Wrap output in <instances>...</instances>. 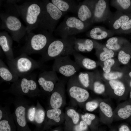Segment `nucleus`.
<instances>
[{
	"instance_id": "obj_46",
	"label": "nucleus",
	"mask_w": 131,
	"mask_h": 131,
	"mask_svg": "<svg viewBox=\"0 0 131 131\" xmlns=\"http://www.w3.org/2000/svg\"><path fill=\"white\" fill-rule=\"evenodd\" d=\"M129 86H130V87L131 88V80L130 82V83H129Z\"/></svg>"
},
{
	"instance_id": "obj_6",
	"label": "nucleus",
	"mask_w": 131,
	"mask_h": 131,
	"mask_svg": "<svg viewBox=\"0 0 131 131\" xmlns=\"http://www.w3.org/2000/svg\"><path fill=\"white\" fill-rule=\"evenodd\" d=\"M0 17L1 21V28L8 31L13 40L19 42L27 34L25 26L15 14L8 11L1 12Z\"/></svg>"
},
{
	"instance_id": "obj_25",
	"label": "nucleus",
	"mask_w": 131,
	"mask_h": 131,
	"mask_svg": "<svg viewBox=\"0 0 131 131\" xmlns=\"http://www.w3.org/2000/svg\"><path fill=\"white\" fill-rule=\"evenodd\" d=\"M94 47L96 50L97 54H99V59L102 61L112 58L114 56V51L108 49L106 46L101 45L96 41Z\"/></svg>"
},
{
	"instance_id": "obj_34",
	"label": "nucleus",
	"mask_w": 131,
	"mask_h": 131,
	"mask_svg": "<svg viewBox=\"0 0 131 131\" xmlns=\"http://www.w3.org/2000/svg\"><path fill=\"white\" fill-rule=\"evenodd\" d=\"M115 33H131V18L124 23Z\"/></svg>"
},
{
	"instance_id": "obj_43",
	"label": "nucleus",
	"mask_w": 131,
	"mask_h": 131,
	"mask_svg": "<svg viewBox=\"0 0 131 131\" xmlns=\"http://www.w3.org/2000/svg\"><path fill=\"white\" fill-rule=\"evenodd\" d=\"M74 129L75 131H81L79 125L76 126L75 127Z\"/></svg>"
},
{
	"instance_id": "obj_31",
	"label": "nucleus",
	"mask_w": 131,
	"mask_h": 131,
	"mask_svg": "<svg viewBox=\"0 0 131 131\" xmlns=\"http://www.w3.org/2000/svg\"><path fill=\"white\" fill-rule=\"evenodd\" d=\"M117 114L120 118L123 119L129 118L131 115V104H127L120 108L117 112Z\"/></svg>"
},
{
	"instance_id": "obj_16",
	"label": "nucleus",
	"mask_w": 131,
	"mask_h": 131,
	"mask_svg": "<svg viewBox=\"0 0 131 131\" xmlns=\"http://www.w3.org/2000/svg\"><path fill=\"white\" fill-rule=\"evenodd\" d=\"M13 40L6 32L0 33V45L6 57L7 60L11 61L14 57L12 45Z\"/></svg>"
},
{
	"instance_id": "obj_26",
	"label": "nucleus",
	"mask_w": 131,
	"mask_h": 131,
	"mask_svg": "<svg viewBox=\"0 0 131 131\" xmlns=\"http://www.w3.org/2000/svg\"><path fill=\"white\" fill-rule=\"evenodd\" d=\"M127 41L125 38L119 37H112L106 42L105 46L113 51H119L123 45Z\"/></svg>"
},
{
	"instance_id": "obj_28",
	"label": "nucleus",
	"mask_w": 131,
	"mask_h": 131,
	"mask_svg": "<svg viewBox=\"0 0 131 131\" xmlns=\"http://www.w3.org/2000/svg\"><path fill=\"white\" fill-rule=\"evenodd\" d=\"M94 75L93 73H91L81 72L77 75L78 79L82 86L87 88L93 82Z\"/></svg>"
},
{
	"instance_id": "obj_5",
	"label": "nucleus",
	"mask_w": 131,
	"mask_h": 131,
	"mask_svg": "<svg viewBox=\"0 0 131 131\" xmlns=\"http://www.w3.org/2000/svg\"><path fill=\"white\" fill-rule=\"evenodd\" d=\"M25 42L21 48L20 53L28 55L39 54L41 55L46 50L50 43L55 38L49 33L40 32L27 33Z\"/></svg>"
},
{
	"instance_id": "obj_18",
	"label": "nucleus",
	"mask_w": 131,
	"mask_h": 131,
	"mask_svg": "<svg viewBox=\"0 0 131 131\" xmlns=\"http://www.w3.org/2000/svg\"><path fill=\"white\" fill-rule=\"evenodd\" d=\"M50 1L63 13H77L79 4L73 0H51Z\"/></svg>"
},
{
	"instance_id": "obj_27",
	"label": "nucleus",
	"mask_w": 131,
	"mask_h": 131,
	"mask_svg": "<svg viewBox=\"0 0 131 131\" xmlns=\"http://www.w3.org/2000/svg\"><path fill=\"white\" fill-rule=\"evenodd\" d=\"M36 107L34 124L36 127L35 131H38V129L44 121L46 114L44 109L38 100L37 101Z\"/></svg>"
},
{
	"instance_id": "obj_19",
	"label": "nucleus",
	"mask_w": 131,
	"mask_h": 131,
	"mask_svg": "<svg viewBox=\"0 0 131 131\" xmlns=\"http://www.w3.org/2000/svg\"><path fill=\"white\" fill-rule=\"evenodd\" d=\"M94 40L76 38L74 45L75 51L78 52L91 51L94 48Z\"/></svg>"
},
{
	"instance_id": "obj_23",
	"label": "nucleus",
	"mask_w": 131,
	"mask_h": 131,
	"mask_svg": "<svg viewBox=\"0 0 131 131\" xmlns=\"http://www.w3.org/2000/svg\"><path fill=\"white\" fill-rule=\"evenodd\" d=\"M131 58V44L127 40L123 45L119 51L118 58L122 64L126 65Z\"/></svg>"
},
{
	"instance_id": "obj_20",
	"label": "nucleus",
	"mask_w": 131,
	"mask_h": 131,
	"mask_svg": "<svg viewBox=\"0 0 131 131\" xmlns=\"http://www.w3.org/2000/svg\"><path fill=\"white\" fill-rule=\"evenodd\" d=\"M72 55L74 61L80 68L91 70L95 68L97 66L95 61L85 57L79 52H75Z\"/></svg>"
},
{
	"instance_id": "obj_21",
	"label": "nucleus",
	"mask_w": 131,
	"mask_h": 131,
	"mask_svg": "<svg viewBox=\"0 0 131 131\" xmlns=\"http://www.w3.org/2000/svg\"><path fill=\"white\" fill-rule=\"evenodd\" d=\"M0 76L2 81L12 83L16 82L19 78L6 66L1 59H0Z\"/></svg>"
},
{
	"instance_id": "obj_17",
	"label": "nucleus",
	"mask_w": 131,
	"mask_h": 131,
	"mask_svg": "<svg viewBox=\"0 0 131 131\" xmlns=\"http://www.w3.org/2000/svg\"><path fill=\"white\" fill-rule=\"evenodd\" d=\"M115 34L113 31L103 27L97 26L88 31L87 36L93 40H101L112 37Z\"/></svg>"
},
{
	"instance_id": "obj_33",
	"label": "nucleus",
	"mask_w": 131,
	"mask_h": 131,
	"mask_svg": "<svg viewBox=\"0 0 131 131\" xmlns=\"http://www.w3.org/2000/svg\"><path fill=\"white\" fill-rule=\"evenodd\" d=\"M99 107L101 111L106 116L111 118L112 116L113 112L112 108L108 104L104 102H101L99 104Z\"/></svg>"
},
{
	"instance_id": "obj_47",
	"label": "nucleus",
	"mask_w": 131,
	"mask_h": 131,
	"mask_svg": "<svg viewBox=\"0 0 131 131\" xmlns=\"http://www.w3.org/2000/svg\"><path fill=\"white\" fill-rule=\"evenodd\" d=\"M52 131H59L57 130H53Z\"/></svg>"
},
{
	"instance_id": "obj_1",
	"label": "nucleus",
	"mask_w": 131,
	"mask_h": 131,
	"mask_svg": "<svg viewBox=\"0 0 131 131\" xmlns=\"http://www.w3.org/2000/svg\"><path fill=\"white\" fill-rule=\"evenodd\" d=\"M3 91L16 97L26 96L34 97L40 96L42 94L36 75L31 73L19 77L17 81L11 84L9 88Z\"/></svg>"
},
{
	"instance_id": "obj_14",
	"label": "nucleus",
	"mask_w": 131,
	"mask_h": 131,
	"mask_svg": "<svg viewBox=\"0 0 131 131\" xmlns=\"http://www.w3.org/2000/svg\"><path fill=\"white\" fill-rule=\"evenodd\" d=\"M108 1L106 0H96L92 24L106 21L112 14Z\"/></svg>"
},
{
	"instance_id": "obj_8",
	"label": "nucleus",
	"mask_w": 131,
	"mask_h": 131,
	"mask_svg": "<svg viewBox=\"0 0 131 131\" xmlns=\"http://www.w3.org/2000/svg\"><path fill=\"white\" fill-rule=\"evenodd\" d=\"M11 101L14 106L12 115L17 131H33L28 125L26 118L27 110L30 104L29 101L24 96H15Z\"/></svg>"
},
{
	"instance_id": "obj_42",
	"label": "nucleus",
	"mask_w": 131,
	"mask_h": 131,
	"mask_svg": "<svg viewBox=\"0 0 131 131\" xmlns=\"http://www.w3.org/2000/svg\"><path fill=\"white\" fill-rule=\"evenodd\" d=\"M79 125L81 131H84L87 129L88 125L83 120L80 121Z\"/></svg>"
},
{
	"instance_id": "obj_7",
	"label": "nucleus",
	"mask_w": 131,
	"mask_h": 131,
	"mask_svg": "<svg viewBox=\"0 0 131 131\" xmlns=\"http://www.w3.org/2000/svg\"><path fill=\"white\" fill-rule=\"evenodd\" d=\"M90 25L78 17L69 16L65 18L54 31L56 35L66 38L83 32Z\"/></svg>"
},
{
	"instance_id": "obj_3",
	"label": "nucleus",
	"mask_w": 131,
	"mask_h": 131,
	"mask_svg": "<svg viewBox=\"0 0 131 131\" xmlns=\"http://www.w3.org/2000/svg\"><path fill=\"white\" fill-rule=\"evenodd\" d=\"M76 38L71 36L66 38L56 39L49 44L38 61L42 65L48 61L61 56L73 55L76 52L74 45Z\"/></svg>"
},
{
	"instance_id": "obj_38",
	"label": "nucleus",
	"mask_w": 131,
	"mask_h": 131,
	"mask_svg": "<svg viewBox=\"0 0 131 131\" xmlns=\"http://www.w3.org/2000/svg\"><path fill=\"white\" fill-rule=\"evenodd\" d=\"M67 115L71 118L73 123L76 124L78 123L79 120V114L74 109H69L67 111Z\"/></svg>"
},
{
	"instance_id": "obj_36",
	"label": "nucleus",
	"mask_w": 131,
	"mask_h": 131,
	"mask_svg": "<svg viewBox=\"0 0 131 131\" xmlns=\"http://www.w3.org/2000/svg\"><path fill=\"white\" fill-rule=\"evenodd\" d=\"M94 81L93 82V88L94 92L99 94L103 93L105 90V85L98 81L96 80Z\"/></svg>"
},
{
	"instance_id": "obj_37",
	"label": "nucleus",
	"mask_w": 131,
	"mask_h": 131,
	"mask_svg": "<svg viewBox=\"0 0 131 131\" xmlns=\"http://www.w3.org/2000/svg\"><path fill=\"white\" fill-rule=\"evenodd\" d=\"M115 63V60L112 58L108 59L104 61L103 69L105 73H108L110 72L111 68Z\"/></svg>"
},
{
	"instance_id": "obj_32",
	"label": "nucleus",
	"mask_w": 131,
	"mask_h": 131,
	"mask_svg": "<svg viewBox=\"0 0 131 131\" xmlns=\"http://www.w3.org/2000/svg\"><path fill=\"white\" fill-rule=\"evenodd\" d=\"M36 110V106H29L26 112V118L27 123L34 124V118Z\"/></svg>"
},
{
	"instance_id": "obj_35",
	"label": "nucleus",
	"mask_w": 131,
	"mask_h": 131,
	"mask_svg": "<svg viewBox=\"0 0 131 131\" xmlns=\"http://www.w3.org/2000/svg\"><path fill=\"white\" fill-rule=\"evenodd\" d=\"M122 73L119 72H110L108 73H105L104 76L106 79L111 80H116L119 78L123 76Z\"/></svg>"
},
{
	"instance_id": "obj_13",
	"label": "nucleus",
	"mask_w": 131,
	"mask_h": 131,
	"mask_svg": "<svg viewBox=\"0 0 131 131\" xmlns=\"http://www.w3.org/2000/svg\"><path fill=\"white\" fill-rule=\"evenodd\" d=\"M96 0H85L79 3L77 13V17L90 25L92 24Z\"/></svg>"
},
{
	"instance_id": "obj_30",
	"label": "nucleus",
	"mask_w": 131,
	"mask_h": 131,
	"mask_svg": "<svg viewBox=\"0 0 131 131\" xmlns=\"http://www.w3.org/2000/svg\"><path fill=\"white\" fill-rule=\"evenodd\" d=\"M61 113V110L59 109L52 108L48 110L46 115L47 119L49 120V122H47L46 124L51 121L56 123L59 122L60 120V115Z\"/></svg>"
},
{
	"instance_id": "obj_44",
	"label": "nucleus",
	"mask_w": 131,
	"mask_h": 131,
	"mask_svg": "<svg viewBox=\"0 0 131 131\" xmlns=\"http://www.w3.org/2000/svg\"><path fill=\"white\" fill-rule=\"evenodd\" d=\"M129 76L131 78V71L129 73Z\"/></svg>"
},
{
	"instance_id": "obj_22",
	"label": "nucleus",
	"mask_w": 131,
	"mask_h": 131,
	"mask_svg": "<svg viewBox=\"0 0 131 131\" xmlns=\"http://www.w3.org/2000/svg\"><path fill=\"white\" fill-rule=\"evenodd\" d=\"M0 131H17L10 109L0 120Z\"/></svg>"
},
{
	"instance_id": "obj_29",
	"label": "nucleus",
	"mask_w": 131,
	"mask_h": 131,
	"mask_svg": "<svg viewBox=\"0 0 131 131\" xmlns=\"http://www.w3.org/2000/svg\"><path fill=\"white\" fill-rule=\"evenodd\" d=\"M109 84L115 95L121 96L124 94L125 88L123 82L118 80H113L109 81Z\"/></svg>"
},
{
	"instance_id": "obj_10",
	"label": "nucleus",
	"mask_w": 131,
	"mask_h": 131,
	"mask_svg": "<svg viewBox=\"0 0 131 131\" xmlns=\"http://www.w3.org/2000/svg\"><path fill=\"white\" fill-rule=\"evenodd\" d=\"M69 56H61L55 59L52 70L67 77L70 78L76 74L81 68Z\"/></svg>"
},
{
	"instance_id": "obj_39",
	"label": "nucleus",
	"mask_w": 131,
	"mask_h": 131,
	"mask_svg": "<svg viewBox=\"0 0 131 131\" xmlns=\"http://www.w3.org/2000/svg\"><path fill=\"white\" fill-rule=\"evenodd\" d=\"M95 118V116L93 114L86 113L82 116V120L84 121L88 125H90L92 121Z\"/></svg>"
},
{
	"instance_id": "obj_45",
	"label": "nucleus",
	"mask_w": 131,
	"mask_h": 131,
	"mask_svg": "<svg viewBox=\"0 0 131 131\" xmlns=\"http://www.w3.org/2000/svg\"><path fill=\"white\" fill-rule=\"evenodd\" d=\"M130 97L131 99V90L130 91L129 94Z\"/></svg>"
},
{
	"instance_id": "obj_24",
	"label": "nucleus",
	"mask_w": 131,
	"mask_h": 131,
	"mask_svg": "<svg viewBox=\"0 0 131 131\" xmlns=\"http://www.w3.org/2000/svg\"><path fill=\"white\" fill-rule=\"evenodd\" d=\"M111 6L125 14H131V0H111Z\"/></svg>"
},
{
	"instance_id": "obj_4",
	"label": "nucleus",
	"mask_w": 131,
	"mask_h": 131,
	"mask_svg": "<svg viewBox=\"0 0 131 131\" xmlns=\"http://www.w3.org/2000/svg\"><path fill=\"white\" fill-rule=\"evenodd\" d=\"M43 9L39 18L36 29L40 32L52 34L64 13L51 1L43 0Z\"/></svg>"
},
{
	"instance_id": "obj_11",
	"label": "nucleus",
	"mask_w": 131,
	"mask_h": 131,
	"mask_svg": "<svg viewBox=\"0 0 131 131\" xmlns=\"http://www.w3.org/2000/svg\"><path fill=\"white\" fill-rule=\"evenodd\" d=\"M59 79L57 73L52 70L40 73L37 82L41 93H51Z\"/></svg>"
},
{
	"instance_id": "obj_41",
	"label": "nucleus",
	"mask_w": 131,
	"mask_h": 131,
	"mask_svg": "<svg viewBox=\"0 0 131 131\" xmlns=\"http://www.w3.org/2000/svg\"><path fill=\"white\" fill-rule=\"evenodd\" d=\"M118 131H131V128L127 125L124 124L120 126Z\"/></svg>"
},
{
	"instance_id": "obj_40",
	"label": "nucleus",
	"mask_w": 131,
	"mask_h": 131,
	"mask_svg": "<svg viewBox=\"0 0 131 131\" xmlns=\"http://www.w3.org/2000/svg\"><path fill=\"white\" fill-rule=\"evenodd\" d=\"M98 106V103L96 101H89L87 102L86 104V108L88 111L92 112L96 109Z\"/></svg>"
},
{
	"instance_id": "obj_15",
	"label": "nucleus",
	"mask_w": 131,
	"mask_h": 131,
	"mask_svg": "<svg viewBox=\"0 0 131 131\" xmlns=\"http://www.w3.org/2000/svg\"><path fill=\"white\" fill-rule=\"evenodd\" d=\"M131 18V14H125L117 10L106 21L110 30L115 33L126 22Z\"/></svg>"
},
{
	"instance_id": "obj_12",
	"label": "nucleus",
	"mask_w": 131,
	"mask_h": 131,
	"mask_svg": "<svg viewBox=\"0 0 131 131\" xmlns=\"http://www.w3.org/2000/svg\"><path fill=\"white\" fill-rule=\"evenodd\" d=\"M68 91L70 96L80 102L87 100L89 96L88 92L81 87L75 74L69 78L68 81Z\"/></svg>"
},
{
	"instance_id": "obj_9",
	"label": "nucleus",
	"mask_w": 131,
	"mask_h": 131,
	"mask_svg": "<svg viewBox=\"0 0 131 131\" xmlns=\"http://www.w3.org/2000/svg\"><path fill=\"white\" fill-rule=\"evenodd\" d=\"M9 68L19 77L31 73L33 70L40 68L42 65L28 55L21 53L11 61L7 60Z\"/></svg>"
},
{
	"instance_id": "obj_2",
	"label": "nucleus",
	"mask_w": 131,
	"mask_h": 131,
	"mask_svg": "<svg viewBox=\"0 0 131 131\" xmlns=\"http://www.w3.org/2000/svg\"><path fill=\"white\" fill-rule=\"evenodd\" d=\"M12 4L26 24L27 33L35 30L43 9V0L28 1L20 5Z\"/></svg>"
}]
</instances>
